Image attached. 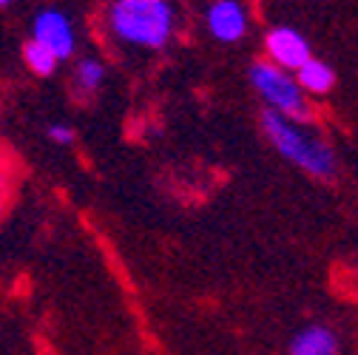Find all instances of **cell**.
<instances>
[{"instance_id": "obj_1", "label": "cell", "mask_w": 358, "mask_h": 355, "mask_svg": "<svg viewBox=\"0 0 358 355\" xmlns=\"http://www.w3.org/2000/svg\"><path fill=\"white\" fill-rule=\"evenodd\" d=\"M106 29L122 49L162 52L176 37V0H108Z\"/></svg>"}, {"instance_id": "obj_2", "label": "cell", "mask_w": 358, "mask_h": 355, "mask_svg": "<svg viewBox=\"0 0 358 355\" xmlns=\"http://www.w3.org/2000/svg\"><path fill=\"white\" fill-rule=\"evenodd\" d=\"M259 125L264 131L267 143L273 145V151L279 157H285L287 162H293L296 168H301L304 173H310L313 180L330 182L336 176V171H338L336 151L327 145V140L313 134L304 122H293L287 117H279L264 108L259 114Z\"/></svg>"}, {"instance_id": "obj_3", "label": "cell", "mask_w": 358, "mask_h": 355, "mask_svg": "<svg viewBox=\"0 0 358 355\" xmlns=\"http://www.w3.org/2000/svg\"><path fill=\"white\" fill-rule=\"evenodd\" d=\"M248 80H250V88L259 94V100L264 103L267 111L287 117L293 122H304V125L313 119L310 100L301 92V85H299L293 71H285V68L273 66L271 60H256L248 68Z\"/></svg>"}, {"instance_id": "obj_4", "label": "cell", "mask_w": 358, "mask_h": 355, "mask_svg": "<svg viewBox=\"0 0 358 355\" xmlns=\"http://www.w3.org/2000/svg\"><path fill=\"white\" fill-rule=\"evenodd\" d=\"M31 40L40 43L43 49H49L60 63L63 60H71L74 52H77V31H74V23L66 12L55 9V6H46L40 9L31 20Z\"/></svg>"}, {"instance_id": "obj_5", "label": "cell", "mask_w": 358, "mask_h": 355, "mask_svg": "<svg viewBox=\"0 0 358 355\" xmlns=\"http://www.w3.org/2000/svg\"><path fill=\"white\" fill-rule=\"evenodd\" d=\"M264 60H271L273 66L285 68V71H299L310 57H313V49L307 37L293 29V26H273L271 31L264 34Z\"/></svg>"}, {"instance_id": "obj_6", "label": "cell", "mask_w": 358, "mask_h": 355, "mask_svg": "<svg viewBox=\"0 0 358 355\" xmlns=\"http://www.w3.org/2000/svg\"><path fill=\"white\" fill-rule=\"evenodd\" d=\"M205 29L219 43H239L250 29L245 0H213L205 9Z\"/></svg>"}, {"instance_id": "obj_7", "label": "cell", "mask_w": 358, "mask_h": 355, "mask_svg": "<svg viewBox=\"0 0 358 355\" xmlns=\"http://www.w3.org/2000/svg\"><path fill=\"white\" fill-rule=\"evenodd\" d=\"M338 335L327 324H307L301 327L287 347V355H338Z\"/></svg>"}, {"instance_id": "obj_8", "label": "cell", "mask_w": 358, "mask_h": 355, "mask_svg": "<svg viewBox=\"0 0 358 355\" xmlns=\"http://www.w3.org/2000/svg\"><path fill=\"white\" fill-rule=\"evenodd\" d=\"M106 77H108V71L100 57H80L71 71V88L80 100H92L103 92Z\"/></svg>"}, {"instance_id": "obj_9", "label": "cell", "mask_w": 358, "mask_h": 355, "mask_svg": "<svg viewBox=\"0 0 358 355\" xmlns=\"http://www.w3.org/2000/svg\"><path fill=\"white\" fill-rule=\"evenodd\" d=\"M296 80L301 85V92L307 97H324L333 92L336 85V71L330 63L319 60V57H310L299 71H296Z\"/></svg>"}, {"instance_id": "obj_10", "label": "cell", "mask_w": 358, "mask_h": 355, "mask_svg": "<svg viewBox=\"0 0 358 355\" xmlns=\"http://www.w3.org/2000/svg\"><path fill=\"white\" fill-rule=\"evenodd\" d=\"M23 63L37 77H52L57 71V66H60V60L49 49H43L40 43H34V40H29L26 46H23Z\"/></svg>"}, {"instance_id": "obj_11", "label": "cell", "mask_w": 358, "mask_h": 355, "mask_svg": "<svg viewBox=\"0 0 358 355\" xmlns=\"http://www.w3.org/2000/svg\"><path fill=\"white\" fill-rule=\"evenodd\" d=\"M46 137H49L52 145H60V148H69V145L77 140L74 128H71L69 122H52V125L46 128Z\"/></svg>"}, {"instance_id": "obj_12", "label": "cell", "mask_w": 358, "mask_h": 355, "mask_svg": "<svg viewBox=\"0 0 358 355\" xmlns=\"http://www.w3.org/2000/svg\"><path fill=\"white\" fill-rule=\"evenodd\" d=\"M6 199H9V171H6L3 159H0V213L6 208Z\"/></svg>"}, {"instance_id": "obj_13", "label": "cell", "mask_w": 358, "mask_h": 355, "mask_svg": "<svg viewBox=\"0 0 358 355\" xmlns=\"http://www.w3.org/2000/svg\"><path fill=\"white\" fill-rule=\"evenodd\" d=\"M12 6V0H0V9H9Z\"/></svg>"}]
</instances>
